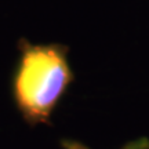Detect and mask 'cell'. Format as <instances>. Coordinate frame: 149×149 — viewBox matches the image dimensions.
<instances>
[{
  "label": "cell",
  "instance_id": "obj_1",
  "mask_svg": "<svg viewBox=\"0 0 149 149\" xmlns=\"http://www.w3.org/2000/svg\"><path fill=\"white\" fill-rule=\"evenodd\" d=\"M18 51L11 77L14 104L29 126L50 124L53 112L74 80L69 48L59 43L33 44L21 39Z\"/></svg>",
  "mask_w": 149,
  "mask_h": 149
},
{
  "label": "cell",
  "instance_id": "obj_2",
  "mask_svg": "<svg viewBox=\"0 0 149 149\" xmlns=\"http://www.w3.org/2000/svg\"><path fill=\"white\" fill-rule=\"evenodd\" d=\"M65 149H87L81 145H77L74 142H64ZM120 149H149V139L142 137V138H137L134 141H130L128 144L122 146Z\"/></svg>",
  "mask_w": 149,
  "mask_h": 149
}]
</instances>
